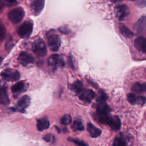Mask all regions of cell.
Returning <instances> with one entry per match:
<instances>
[{
  "label": "cell",
  "mask_w": 146,
  "mask_h": 146,
  "mask_svg": "<svg viewBox=\"0 0 146 146\" xmlns=\"http://www.w3.org/2000/svg\"><path fill=\"white\" fill-rule=\"evenodd\" d=\"M25 16L24 10L22 7H17L11 10L7 13V18L12 23H18L20 22Z\"/></svg>",
  "instance_id": "1"
},
{
  "label": "cell",
  "mask_w": 146,
  "mask_h": 146,
  "mask_svg": "<svg viewBox=\"0 0 146 146\" xmlns=\"http://www.w3.org/2000/svg\"><path fill=\"white\" fill-rule=\"evenodd\" d=\"M33 24L31 21H25L18 29V34L22 38H27L33 32Z\"/></svg>",
  "instance_id": "2"
},
{
  "label": "cell",
  "mask_w": 146,
  "mask_h": 146,
  "mask_svg": "<svg viewBox=\"0 0 146 146\" xmlns=\"http://www.w3.org/2000/svg\"><path fill=\"white\" fill-rule=\"evenodd\" d=\"M32 50L38 56H44L47 54V48L44 42L39 39L34 42L32 44Z\"/></svg>",
  "instance_id": "3"
},
{
  "label": "cell",
  "mask_w": 146,
  "mask_h": 146,
  "mask_svg": "<svg viewBox=\"0 0 146 146\" xmlns=\"http://www.w3.org/2000/svg\"><path fill=\"white\" fill-rule=\"evenodd\" d=\"M1 75L2 78L7 81L15 82L18 80L20 78L19 71L12 68H6L3 70Z\"/></svg>",
  "instance_id": "4"
},
{
  "label": "cell",
  "mask_w": 146,
  "mask_h": 146,
  "mask_svg": "<svg viewBox=\"0 0 146 146\" xmlns=\"http://www.w3.org/2000/svg\"><path fill=\"white\" fill-rule=\"evenodd\" d=\"M114 13L118 20L123 21L129 15L130 10L126 5H119L115 7Z\"/></svg>",
  "instance_id": "5"
},
{
  "label": "cell",
  "mask_w": 146,
  "mask_h": 146,
  "mask_svg": "<svg viewBox=\"0 0 146 146\" xmlns=\"http://www.w3.org/2000/svg\"><path fill=\"white\" fill-rule=\"evenodd\" d=\"M48 45L52 51H57L61 44V40L60 37L56 34H50L47 38Z\"/></svg>",
  "instance_id": "6"
},
{
  "label": "cell",
  "mask_w": 146,
  "mask_h": 146,
  "mask_svg": "<svg viewBox=\"0 0 146 146\" xmlns=\"http://www.w3.org/2000/svg\"><path fill=\"white\" fill-rule=\"evenodd\" d=\"M133 30L135 33L141 34L146 32V15L141 17L135 23Z\"/></svg>",
  "instance_id": "7"
},
{
  "label": "cell",
  "mask_w": 146,
  "mask_h": 146,
  "mask_svg": "<svg viewBox=\"0 0 146 146\" xmlns=\"http://www.w3.org/2000/svg\"><path fill=\"white\" fill-rule=\"evenodd\" d=\"M18 60L21 65L23 66H26L29 64L33 63L34 61V59L29 53L25 51H22L19 54Z\"/></svg>",
  "instance_id": "8"
},
{
  "label": "cell",
  "mask_w": 146,
  "mask_h": 146,
  "mask_svg": "<svg viewBox=\"0 0 146 146\" xmlns=\"http://www.w3.org/2000/svg\"><path fill=\"white\" fill-rule=\"evenodd\" d=\"M44 6V0H33L31 4V11L34 15L40 14Z\"/></svg>",
  "instance_id": "9"
},
{
  "label": "cell",
  "mask_w": 146,
  "mask_h": 146,
  "mask_svg": "<svg viewBox=\"0 0 146 146\" xmlns=\"http://www.w3.org/2000/svg\"><path fill=\"white\" fill-rule=\"evenodd\" d=\"M127 100L131 104L143 105L146 102V98L143 96H136L135 94L129 93L127 94Z\"/></svg>",
  "instance_id": "10"
},
{
  "label": "cell",
  "mask_w": 146,
  "mask_h": 146,
  "mask_svg": "<svg viewBox=\"0 0 146 146\" xmlns=\"http://www.w3.org/2000/svg\"><path fill=\"white\" fill-rule=\"evenodd\" d=\"M47 63L48 65L53 68H55L58 66H64V60L60 58L58 54H52L50 56L48 59Z\"/></svg>",
  "instance_id": "11"
},
{
  "label": "cell",
  "mask_w": 146,
  "mask_h": 146,
  "mask_svg": "<svg viewBox=\"0 0 146 146\" xmlns=\"http://www.w3.org/2000/svg\"><path fill=\"white\" fill-rule=\"evenodd\" d=\"M134 46L136 50L143 53H146V38L140 36L134 41Z\"/></svg>",
  "instance_id": "12"
},
{
  "label": "cell",
  "mask_w": 146,
  "mask_h": 146,
  "mask_svg": "<svg viewBox=\"0 0 146 146\" xmlns=\"http://www.w3.org/2000/svg\"><path fill=\"white\" fill-rule=\"evenodd\" d=\"M30 103V98L28 95H24L21 97L17 102V109L21 112L27 108Z\"/></svg>",
  "instance_id": "13"
},
{
  "label": "cell",
  "mask_w": 146,
  "mask_h": 146,
  "mask_svg": "<svg viewBox=\"0 0 146 146\" xmlns=\"http://www.w3.org/2000/svg\"><path fill=\"white\" fill-rule=\"evenodd\" d=\"M95 97V92L90 89L83 91L79 96V99L83 101L90 103Z\"/></svg>",
  "instance_id": "14"
},
{
  "label": "cell",
  "mask_w": 146,
  "mask_h": 146,
  "mask_svg": "<svg viewBox=\"0 0 146 146\" xmlns=\"http://www.w3.org/2000/svg\"><path fill=\"white\" fill-rule=\"evenodd\" d=\"M131 90L136 93L146 92V82H136L131 86Z\"/></svg>",
  "instance_id": "15"
},
{
  "label": "cell",
  "mask_w": 146,
  "mask_h": 146,
  "mask_svg": "<svg viewBox=\"0 0 146 146\" xmlns=\"http://www.w3.org/2000/svg\"><path fill=\"white\" fill-rule=\"evenodd\" d=\"M119 31L120 33L125 38H131L133 36V33L123 23H120L119 26Z\"/></svg>",
  "instance_id": "16"
},
{
  "label": "cell",
  "mask_w": 146,
  "mask_h": 146,
  "mask_svg": "<svg viewBox=\"0 0 146 146\" xmlns=\"http://www.w3.org/2000/svg\"><path fill=\"white\" fill-rule=\"evenodd\" d=\"M87 130L92 137H97L102 133V131L100 129L95 127L91 123H88L87 124Z\"/></svg>",
  "instance_id": "17"
},
{
  "label": "cell",
  "mask_w": 146,
  "mask_h": 146,
  "mask_svg": "<svg viewBox=\"0 0 146 146\" xmlns=\"http://www.w3.org/2000/svg\"><path fill=\"white\" fill-rule=\"evenodd\" d=\"M108 125L112 129L117 131L119 130L121 126V122L119 118L117 116H112L111 119L108 123Z\"/></svg>",
  "instance_id": "18"
},
{
  "label": "cell",
  "mask_w": 146,
  "mask_h": 146,
  "mask_svg": "<svg viewBox=\"0 0 146 146\" xmlns=\"http://www.w3.org/2000/svg\"><path fill=\"white\" fill-rule=\"evenodd\" d=\"M0 103L2 105H7L10 103L6 89L5 87H1L0 91Z\"/></svg>",
  "instance_id": "19"
},
{
  "label": "cell",
  "mask_w": 146,
  "mask_h": 146,
  "mask_svg": "<svg viewBox=\"0 0 146 146\" xmlns=\"http://www.w3.org/2000/svg\"><path fill=\"white\" fill-rule=\"evenodd\" d=\"M110 111V107L105 103H99L98 106H97V114L98 115L109 113Z\"/></svg>",
  "instance_id": "20"
},
{
  "label": "cell",
  "mask_w": 146,
  "mask_h": 146,
  "mask_svg": "<svg viewBox=\"0 0 146 146\" xmlns=\"http://www.w3.org/2000/svg\"><path fill=\"white\" fill-rule=\"evenodd\" d=\"M37 121H38L36 124L37 128L40 131L47 129L49 127L50 123H49V121L46 119H40L38 120Z\"/></svg>",
  "instance_id": "21"
},
{
  "label": "cell",
  "mask_w": 146,
  "mask_h": 146,
  "mask_svg": "<svg viewBox=\"0 0 146 146\" xmlns=\"http://www.w3.org/2000/svg\"><path fill=\"white\" fill-rule=\"evenodd\" d=\"M71 88L74 92L76 93H79L83 90V83L79 80H77L71 85Z\"/></svg>",
  "instance_id": "22"
},
{
  "label": "cell",
  "mask_w": 146,
  "mask_h": 146,
  "mask_svg": "<svg viewBox=\"0 0 146 146\" xmlns=\"http://www.w3.org/2000/svg\"><path fill=\"white\" fill-rule=\"evenodd\" d=\"M24 86H25L24 83L22 81H20L17 82L15 84H14L11 87V90L13 93L18 92L23 90V88H24Z\"/></svg>",
  "instance_id": "23"
},
{
  "label": "cell",
  "mask_w": 146,
  "mask_h": 146,
  "mask_svg": "<svg viewBox=\"0 0 146 146\" xmlns=\"http://www.w3.org/2000/svg\"><path fill=\"white\" fill-rule=\"evenodd\" d=\"M108 99V96L102 90L99 91L98 95L96 98V100L99 103H105V102Z\"/></svg>",
  "instance_id": "24"
},
{
  "label": "cell",
  "mask_w": 146,
  "mask_h": 146,
  "mask_svg": "<svg viewBox=\"0 0 146 146\" xmlns=\"http://www.w3.org/2000/svg\"><path fill=\"white\" fill-rule=\"evenodd\" d=\"M71 128L74 131H83L84 130V126L80 120H75L71 125Z\"/></svg>",
  "instance_id": "25"
},
{
  "label": "cell",
  "mask_w": 146,
  "mask_h": 146,
  "mask_svg": "<svg viewBox=\"0 0 146 146\" xmlns=\"http://www.w3.org/2000/svg\"><path fill=\"white\" fill-rule=\"evenodd\" d=\"M60 122L63 125H68L72 122L71 116L69 114H65L60 119Z\"/></svg>",
  "instance_id": "26"
},
{
  "label": "cell",
  "mask_w": 146,
  "mask_h": 146,
  "mask_svg": "<svg viewBox=\"0 0 146 146\" xmlns=\"http://www.w3.org/2000/svg\"><path fill=\"white\" fill-rule=\"evenodd\" d=\"M125 140L121 137H116L113 141V146H125Z\"/></svg>",
  "instance_id": "27"
},
{
  "label": "cell",
  "mask_w": 146,
  "mask_h": 146,
  "mask_svg": "<svg viewBox=\"0 0 146 146\" xmlns=\"http://www.w3.org/2000/svg\"><path fill=\"white\" fill-rule=\"evenodd\" d=\"M68 139L69 140L71 141L72 142L74 143L75 144L78 145V146H88L87 144L84 143L83 141H80L79 140H76V139H71V138H69Z\"/></svg>",
  "instance_id": "28"
},
{
  "label": "cell",
  "mask_w": 146,
  "mask_h": 146,
  "mask_svg": "<svg viewBox=\"0 0 146 146\" xmlns=\"http://www.w3.org/2000/svg\"><path fill=\"white\" fill-rule=\"evenodd\" d=\"M6 34V29L5 27L3 26V25H1V28H0V38L1 40L2 41L5 36Z\"/></svg>",
  "instance_id": "29"
},
{
  "label": "cell",
  "mask_w": 146,
  "mask_h": 146,
  "mask_svg": "<svg viewBox=\"0 0 146 146\" xmlns=\"http://www.w3.org/2000/svg\"><path fill=\"white\" fill-rule=\"evenodd\" d=\"M59 31L63 34H68L70 32V30L68 27H67V26H62L60 27L59 28Z\"/></svg>",
  "instance_id": "30"
},
{
  "label": "cell",
  "mask_w": 146,
  "mask_h": 146,
  "mask_svg": "<svg viewBox=\"0 0 146 146\" xmlns=\"http://www.w3.org/2000/svg\"><path fill=\"white\" fill-rule=\"evenodd\" d=\"M13 45V38L11 37H10V38H9V39L7 40V41L6 42V49H9L11 47V46Z\"/></svg>",
  "instance_id": "31"
},
{
  "label": "cell",
  "mask_w": 146,
  "mask_h": 146,
  "mask_svg": "<svg viewBox=\"0 0 146 146\" xmlns=\"http://www.w3.org/2000/svg\"><path fill=\"white\" fill-rule=\"evenodd\" d=\"M43 140H44L46 141L49 142V141H50V140H51V135H49V134L46 135H44V136H43Z\"/></svg>",
  "instance_id": "32"
},
{
  "label": "cell",
  "mask_w": 146,
  "mask_h": 146,
  "mask_svg": "<svg viewBox=\"0 0 146 146\" xmlns=\"http://www.w3.org/2000/svg\"><path fill=\"white\" fill-rule=\"evenodd\" d=\"M68 63H69L70 66H71V67H72V68H74V65L72 58L71 56H70V57L68 58Z\"/></svg>",
  "instance_id": "33"
},
{
  "label": "cell",
  "mask_w": 146,
  "mask_h": 146,
  "mask_svg": "<svg viewBox=\"0 0 146 146\" xmlns=\"http://www.w3.org/2000/svg\"><path fill=\"white\" fill-rule=\"evenodd\" d=\"M4 1H5V2H7V3H14V2H15L17 0H4Z\"/></svg>",
  "instance_id": "34"
},
{
  "label": "cell",
  "mask_w": 146,
  "mask_h": 146,
  "mask_svg": "<svg viewBox=\"0 0 146 146\" xmlns=\"http://www.w3.org/2000/svg\"><path fill=\"white\" fill-rule=\"evenodd\" d=\"M123 0H111V1L113 3H117V2H120L121 1H122Z\"/></svg>",
  "instance_id": "35"
},
{
  "label": "cell",
  "mask_w": 146,
  "mask_h": 146,
  "mask_svg": "<svg viewBox=\"0 0 146 146\" xmlns=\"http://www.w3.org/2000/svg\"><path fill=\"white\" fill-rule=\"evenodd\" d=\"M55 127H56V130L58 131V133H60V129H59V128H58L57 126H55Z\"/></svg>",
  "instance_id": "36"
},
{
  "label": "cell",
  "mask_w": 146,
  "mask_h": 146,
  "mask_svg": "<svg viewBox=\"0 0 146 146\" xmlns=\"http://www.w3.org/2000/svg\"><path fill=\"white\" fill-rule=\"evenodd\" d=\"M129 1H135V0H129Z\"/></svg>",
  "instance_id": "37"
}]
</instances>
